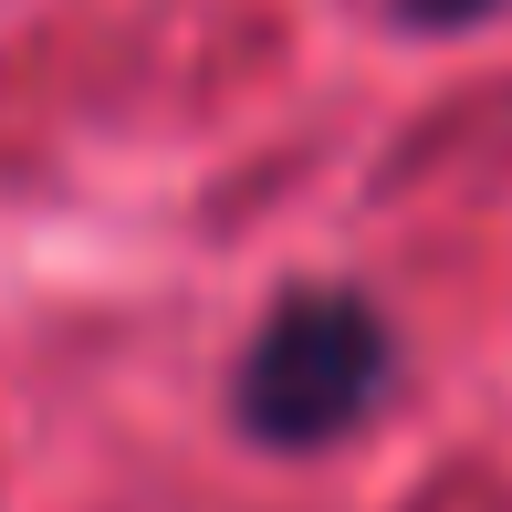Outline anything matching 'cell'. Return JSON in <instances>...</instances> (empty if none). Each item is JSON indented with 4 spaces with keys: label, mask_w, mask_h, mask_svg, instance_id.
Wrapping results in <instances>:
<instances>
[{
    "label": "cell",
    "mask_w": 512,
    "mask_h": 512,
    "mask_svg": "<svg viewBox=\"0 0 512 512\" xmlns=\"http://www.w3.org/2000/svg\"><path fill=\"white\" fill-rule=\"evenodd\" d=\"M398 377V345H387V314L345 283L283 293L251 335L241 377H230V408L262 450H335L366 408Z\"/></svg>",
    "instance_id": "cell-1"
},
{
    "label": "cell",
    "mask_w": 512,
    "mask_h": 512,
    "mask_svg": "<svg viewBox=\"0 0 512 512\" xmlns=\"http://www.w3.org/2000/svg\"><path fill=\"white\" fill-rule=\"evenodd\" d=\"M387 21H408V32H460V21H492L502 0H377Z\"/></svg>",
    "instance_id": "cell-2"
}]
</instances>
